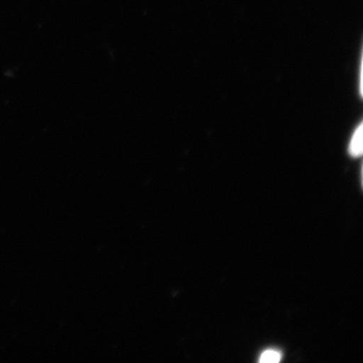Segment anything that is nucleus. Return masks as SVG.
Listing matches in <instances>:
<instances>
[{
  "instance_id": "1",
  "label": "nucleus",
  "mask_w": 363,
  "mask_h": 363,
  "mask_svg": "<svg viewBox=\"0 0 363 363\" xmlns=\"http://www.w3.org/2000/svg\"><path fill=\"white\" fill-rule=\"evenodd\" d=\"M363 130H362V123H360L358 125L357 130H355L354 133H353L352 138H351L350 143V149H348V152H350V155L353 157H358L362 156L363 152Z\"/></svg>"
},
{
  "instance_id": "2",
  "label": "nucleus",
  "mask_w": 363,
  "mask_h": 363,
  "mask_svg": "<svg viewBox=\"0 0 363 363\" xmlns=\"http://www.w3.org/2000/svg\"><path fill=\"white\" fill-rule=\"evenodd\" d=\"M281 360V353L278 350H269L264 351L260 355L259 362L262 363H278Z\"/></svg>"
}]
</instances>
